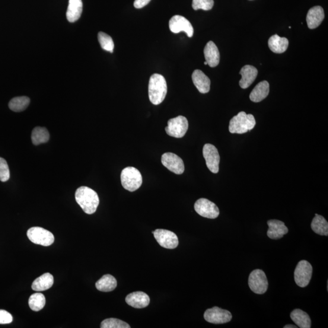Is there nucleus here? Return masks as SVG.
Returning a JSON list of instances; mask_svg holds the SVG:
<instances>
[{
    "label": "nucleus",
    "mask_w": 328,
    "mask_h": 328,
    "mask_svg": "<svg viewBox=\"0 0 328 328\" xmlns=\"http://www.w3.org/2000/svg\"><path fill=\"white\" fill-rule=\"evenodd\" d=\"M76 201L84 212L91 215L96 212L99 205V197L94 190L88 187H81L75 193Z\"/></svg>",
    "instance_id": "f257e3e1"
},
{
    "label": "nucleus",
    "mask_w": 328,
    "mask_h": 328,
    "mask_svg": "<svg viewBox=\"0 0 328 328\" xmlns=\"http://www.w3.org/2000/svg\"><path fill=\"white\" fill-rule=\"evenodd\" d=\"M101 328H130L128 323L117 318H108L101 323Z\"/></svg>",
    "instance_id": "2f4dec72"
},
{
    "label": "nucleus",
    "mask_w": 328,
    "mask_h": 328,
    "mask_svg": "<svg viewBox=\"0 0 328 328\" xmlns=\"http://www.w3.org/2000/svg\"><path fill=\"white\" fill-rule=\"evenodd\" d=\"M206 61L208 65L212 68L218 66L220 60V54L216 44L212 41L207 43L205 49H204Z\"/></svg>",
    "instance_id": "a211bd4d"
},
{
    "label": "nucleus",
    "mask_w": 328,
    "mask_h": 328,
    "mask_svg": "<svg viewBox=\"0 0 328 328\" xmlns=\"http://www.w3.org/2000/svg\"><path fill=\"white\" fill-rule=\"evenodd\" d=\"M12 315L5 310H0V324H9L12 322Z\"/></svg>",
    "instance_id": "f704fd0d"
},
{
    "label": "nucleus",
    "mask_w": 328,
    "mask_h": 328,
    "mask_svg": "<svg viewBox=\"0 0 328 328\" xmlns=\"http://www.w3.org/2000/svg\"><path fill=\"white\" fill-rule=\"evenodd\" d=\"M162 165L168 170L176 174H181L185 170L183 159L172 153H166L161 158Z\"/></svg>",
    "instance_id": "4468645a"
},
{
    "label": "nucleus",
    "mask_w": 328,
    "mask_h": 328,
    "mask_svg": "<svg viewBox=\"0 0 328 328\" xmlns=\"http://www.w3.org/2000/svg\"><path fill=\"white\" fill-rule=\"evenodd\" d=\"M169 28L172 33L178 34L184 32L189 37H192L194 33L192 24L187 18L181 15H174L170 19Z\"/></svg>",
    "instance_id": "ddd939ff"
},
{
    "label": "nucleus",
    "mask_w": 328,
    "mask_h": 328,
    "mask_svg": "<svg viewBox=\"0 0 328 328\" xmlns=\"http://www.w3.org/2000/svg\"><path fill=\"white\" fill-rule=\"evenodd\" d=\"M268 45L273 53L282 54L287 50L289 41L285 37H280L276 34L273 35L269 39Z\"/></svg>",
    "instance_id": "b1692460"
},
{
    "label": "nucleus",
    "mask_w": 328,
    "mask_h": 328,
    "mask_svg": "<svg viewBox=\"0 0 328 328\" xmlns=\"http://www.w3.org/2000/svg\"><path fill=\"white\" fill-rule=\"evenodd\" d=\"M204 317L210 323L224 324L231 321L232 315L230 311L214 307L207 310L204 314Z\"/></svg>",
    "instance_id": "9b49d317"
},
{
    "label": "nucleus",
    "mask_w": 328,
    "mask_h": 328,
    "mask_svg": "<svg viewBox=\"0 0 328 328\" xmlns=\"http://www.w3.org/2000/svg\"><path fill=\"white\" fill-rule=\"evenodd\" d=\"M30 104V98L26 96L12 98L9 103V107L14 112H21L26 110Z\"/></svg>",
    "instance_id": "c85d7f7f"
},
{
    "label": "nucleus",
    "mask_w": 328,
    "mask_h": 328,
    "mask_svg": "<svg viewBox=\"0 0 328 328\" xmlns=\"http://www.w3.org/2000/svg\"><path fill=\"white\" fill-rule=\"evenodd\" d=\"M313 275V266L307 260H301L296 266L294 280L299 287L305 288L310 284Z\"/></svg>",
    "instance_id": "0eeeda50"
},
{
    "label": "nucleus",
    "mask_w": 328,
    "mask_h": 328,
    "mask_svg": "<svg viewBox=\"0 0 328 328\" xmlns=\"http://www.w3.org/2000/svg\"><path fill=\"white\" fill-rule=\"evenodd\" d=\"M120 179L124 189L130 192H135L142 186L141 173L135 167H128L124 168L121 173Z\"/></svg>",
    "instance_id": "20e7f679"
},
{
    "label": "nucleus",
    "mask_w": 328,
    "mask_h": 328,
    "mask_svg": "<svg viewBox=\"0 0 328 328\" xmlns=\"http://www.w3.org/2000/svg\"><path fill=\"white\" fill-rule=\"evenodd\" d=\"M10 178V171L7 162L5 159L0 158V181L6 182Z\"/></svg>",
    "instance_id": "72a5a7b5"
},
{
    "label": "nucleus",
    "mask_w": 328,
    "mask_h": 328,
    "mask_svg": "<svg viewBox=\"0 0 328 328\" xmlns=\"http://www.w3.org/2000/svg\"><path fill=\"white\" fill-rule=\"evenodd\" d=\"M95 287L101 292L113 291L117 287V280L111 275H105L95 283Z\"/></svg>",
    "instance_id": "a878e982"
},
{
    "label": "nucleus",
    "mask_w": 328,
    "mask_h": 328,
    "mask_svg": "<svg viewBox=\"0 0 328 328\" xmlns=\"http://www.w3.org/2000/svg\"><path fill=\"white\" fill-rule=\"evenodd\" d=\"M248 283L251 291L255 294H264L268 289L266 273L261 269L254 270L250 273Z\"/></svg>",
    "instance_id": "39448f33"
},
{
    "label": "nucleus",
    "mask_w": 328,
    "mask_h": 328,
    "mask_svg": "<svg viewBox=\"0 0 328 328\" xmlns=\"http://www.w3.org/2000/svg\"><path fill=\"white\" fill-rule=\"evenodd\" d=\"M267 223L269 226L267 235L272 240H279L288 233V228L285 225V222L282 221L270 219Z\"/></svg>",
    "instance_id": "2eb2a0df"
},
{
    "label": "nucleus",
    "mask_w": 328,
    "mask_h": 328,
    "mask_svg": "<svg viewBox=\"0 0 328 328\" xmlns=\"http://www.w3.org/2000/svg\"><path fill=\"white\" fill-rule=\"evenodd\" d=\"M284 328H297L298 326L297 325H293V324H287V325L283 327Z\"/></svg>",
    "instance_id": "e433bc0d"
},
{
    "label": "nucleus",
    "mask_w": 328,
    "mask_h": 328,
    "mask_svg": "<svg viewBox=\"0 0 328 328\" xmlns=\"http://www.w3.org/2000/svg\"><path fill=\"white\" fill-rule=\"evenodd\" d=\"M53 284L54 277L53 275L49 273H45L34 280L33 285H32V289L37 292L46 291V290L52 288Z\"/></svg>",
    "instance_id": "393cba45"
},
{
    "label": "nucleus",
    "mask_w": 328,
    "mask_h": 328,
    "mask_svg": "<svg viewBox=\"0 0 328 328\" xmlns=\"http://www.w3.org/2000/svg\"><path fill=\"white\" fill-rule=\"evenodd\" d=\"M194 208L197 214L203 217L215 219L219 215V210L217 206L208 199L200 198L197 200Z\"/></svg>",
    "instance_id": "1a4fd4ad"
},
{
    "label": "nucleus",
    "mask_w": 328,
    "mask_h": 328,
    "mask_svg": "<svg viewBox=\"0 0 328 328\" xmlns=\"http://www.w3.org/2000/svg\"><path fill=\"white\" fill-rule=\"evenodd\" d=\"M256 125V121L253 114L241 111L231 120L229 130L231 133L244 134L250 131Z\"/></svg>",
    "instance_id": "7ed1b4c3"
},
{
    "label": "nucleus",
    "mask_w": 328,
    "mask_h": 328,
    "mask_svg": "<svg viewBox=\"0 0 328 328\" xmlns=\"http://www.w3.org/2000/svg\"><path fill=\"white\" fill-rule=\"evenodd\" d=\"M49 137V133L46 129L37 127L32 132V142L35 145L44 144L48 142Z\"/></svg>",
    "instance_id": "cd10ccee"
},
{
    "label": "nucleus",
    "mask_w": 328,
    "mask_h": 328,
    "mask_svg": "<svg viewBox=\"0 0 328 328\" xmlns=\"http://www.w3.org/2000/svg\"><path fill=\"white\" fill-rule=\"evenodd\" d=\"M27 236L34 244L43 246H49L54 242V236L52 232L42 228H31L27 232Z\"/></svg>",
    "instance_id": "423d86ee"
},
{
    "label": "nucleus",
    "mask_w": 328,
    "mask_h": 328,
    "mask_svg": "<svg viewBox=\"0 0 328 328\" xmlns=\"http://www.w3.org/2000/svg\"><path fill=\"white\" fill-rule=\"evenodd\" d=\"M290 317L298 327L310 328L311 327V320L307 313L300 310L295 309L291 312Z\"/></svg>",
    "instance_id": "412c9836"
},
{
    "label": "nucleus",
    "mask_w": 328,
    "mask_h": 328,
    "mask_svg": "<svg viewBox=\"0 0 328 328\" xmlns=\"http://www.w3.org/2000/svg\"><path fill=\"white\" fill-rule=\"evenodd\" d=\"M324 18L323 9L321 6H314L308 11L307 16L308 27L311 30L319 27Z\"/></svg>",
    "instance_id": "f3484780"
},
{
    "label": "nucleus",
    "mask_w": 328,
    "mask_h": 328,
    "mask_svg": "<svg viewBox=\"0 0 328 328\" xmlns=\"http://www.w3.org/2000/svg\"><path fill=\"white\" fill-rule=\"evenodd\" d=\"M151 0H135L134 6L137 9H141L147 5Z\"/></svg>",
    "instance_id": "c9c22d12"
},
{
    "label": "nucleus",
    "mask_w": 328,
    "mask_h": 328,
    "mask_svg": "<svg viewBox=\"0 0 328 328\" xmlns=\"http://www.w3.org/2000/svg\"><path fill=\"white\" fill-rule=\"evenodd\" d=\"M205 65H208V62H207L206 61V62H205Z\"/></svg>",
    "instance_id": "4c0bfd02"
},
{
    "label": "nucleus",
    "mask_w": 328,
    "mask_h": 328,
    "mask_svg": "<svg viewBox=\"0 0 328 328\" xmlns=\"http://www.w3.org/2000/svg\"><path fill=\"white\" fill-rule=\"evenodd\" d=\"M153 234L159 244L165 249H175L179 244L177 235L173 232L165 229H157L153 232Z\"/></svg>",
    "instance_id": "9d476101"
},
{
    "label": "nucleus",
    "mask_w": 328,
    "mask_h": 328,
    "mask_svg": "<svg viewBox=\"0 0 328 328\" xmlns=\"http://www.w3.org/2000/svg\"><path fill=\"white\" fill-rule=\"evenodd\" d=\"M240 74L241 75L240 86L243 89L249 87L253 84L258 75V70L253 66L246 65L241 69Z\"/></svg>",
    "instance_id": "6ab92c4d"
},
{
    "label": "nucleus",
    "mask_w": 328,
    "mask_h": 328,
    "mask_svg": "<svg viewBox=\"0 0 328 328\" xmlns=\"http://www.w3.org/2000/svg\"><path fill=\"white\" fill-rule=\"evenodd\" d=\"M167 93V85L163 76L154 74L151 76L148 85V96L153 104L158 105L165 99Z\"/></svg>",
    "instance_id": "f03ea898"
},
{
    "label": "nucleus",
    "mask_w": 328,
    "mask_h": 328,
    "mask_svg": "<svg viewBox=\"0 0 328 328\" xmlns=\"http://www.w3.org/2000/svg\"><path fill=\"white\" fill-rule=\"evenodd\" d=\"M269 93V84L267 81L259 83L250 94V99L254 103H260L267 97Z\"/></svg>",
    "instance_id": "4be33fe9"
},
{
    "label": "nucleus",
    "mask_w": 328,
    "mask_h": 328,
    "mask_svg": "<svg viewBox=\"0 0 328 328\" xmlns=\"http://www.w3.org/2000/svg\"><path fill=\"white\" fill-rule=\"evenodd\" d=\"M192 81L200 93L206 94L209 92L210 79L202 71L199 69L195 70L192 74Z\"/></svg>",
    "instance_id": "aec40b11"
},
{
    "label": "nucleus",
    "mask_w": 328,
    "mask_h": 328,
    "mask_svg": "<svg viewBox=\"0 0 328 328\" xmlns=\"http://www.w3.org/2000/svg\"><path fill=\"white\" fill-rule=\"evenodd\" d=\"M189 129V122L186 117L179 116L168 121L165 131L168 135L176 138H183Z\"/></svg>",
    "instance_id": "6e6552de"
},
{
    "label": "nucleus",
    "mask_w": 328,
    "mask_h": 328,
    "mask_svg": "<svg viewBox=\"0 0 328 328\" xmlns=\"http://www.w3.org/2000/svg\"><path fill=\"white\" fill-rule=\"evenodd\" d=\"M311 227L315 234L321 236H327L328 222L323 216L315 214L311 222Z\"/></svg>",
    "instance_id": "bb28decb"
},
{
    "label": "nucleus",
    "mask_w": 328,
    "mask_h": 328,
    "mask_svg": "<svg viewBox=\"0 0 328 328\" xmlns=\"http://www.w3.org/2000/svg\"><path fill=\"white\" fill-rule=\"evenodd\" d=\"M213 5V0H193L192 2V8L195 11L198 9H203L204 11L211 10Z\"/></svg>",
    "instance_id": "473e14b6"
},
{
    "label": "nucleus",
    "mask_w": 328,
    "mask_h": 328,
    "mask_svg": "<svg viewBox=\"0 0 328 328\" xmlns=\"http://www.w3.org/2000/svg\"><path fill=\"white\" fill-rule=\"evenodd\" d=\"M46 304V298L41 293H35L29 299V306L34 311H40Z\"/></svg>",
    "instance_id": "c756f323"
},
{
    "label": "nucleus",
    "mask_w": 328,
    "mask_h": 328,
    "mask_svg": "<svg viewBox=\"0 0 328 328\" xmlns=\"http://www.w3.org/2000/svg\"><path fill=\"white\" fill-rule=\"evenodd\" d=\"M98 40L102 48L107 52L113 53L114 44L112 38L103 32H99L98 34Z\"/></svg>",
    "instance_id": "7c9ffc66"
},
{
    "label": "nucleus",
    "mask_w": 328,
    "mask_h": 328,
    "mask_svg": "<svg viewBox=\"0 0 328 328\" xmlns=\"http://www.w3.org/2000/svg\"><path fill=\"white\" fill-rule=\"evenodd\" d=\"M203 157L205 158L207 167L213 173H217L219 171V164L220 162V157L217 148L213 145L206 144L204 146Z\"/></svg>",
    "instance_id": "f8f14e48"
},
{
    "label": "nucleus",
    "mask_w": 328,
    "mask_h": 328,
    "mask_svg": "<svg viewBox=\"0 0 328 328\" xmlns=\"http://www.w3.org/2000/svg\"><path fill=\"white\" fill-rule=\"evenodd\" d=\"M83 3L82 0H69L66 17L71 23L78 21L82 13Z\"/></svg>",
    "instance_id": "5701e85b"
},
{
    "label": "nucleus",
    "mask_w": 328,
    "mask_h": 328,
    "mask_svg": "<svg viewBox=\"0 0 328 328\" xmlns=\"http://www.w3.org/2000/svg\"><path fill=\"white\" fill-rule=\"evenodd\" d=\"M125 301L130 307L141 309L148 307L150 298L145 292H134L127 296Z\"/></svg>",
    "instance_id": "dca6fc26"
}]
</instances>
